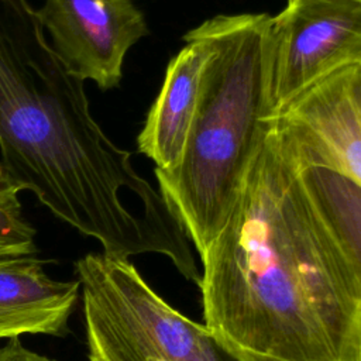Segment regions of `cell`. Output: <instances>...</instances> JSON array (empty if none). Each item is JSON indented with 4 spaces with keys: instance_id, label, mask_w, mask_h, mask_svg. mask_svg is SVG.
Returning <instances> with one entry per match:
<instances>
[{
    "instance_id": "obj_15",
    "label": "cell",
    "mask_w": 361,
    "mask_h": 361,
    "mask_svg": "<svg viewBox=\"0 0 361 361\" xmlns=\"http://www.w3.org/2000/svg\"><path fill=\"white\" fill-rule=\"evenodd\" d=\"M353 361H361V309L358 314V324H357V341H355V353Z\"/></svg>"
},
{
    "instance_id": "obj_8",
    "label": "cell",
    "mask_w": 361,
    "mask_h": 361,
    "mask_svg": "<svg viewBox=\"0 0 361 361\" xmlns=\"http://www.w3.org/2000/svg\"><path fill=\"white\" fill-rule=\"evenodd\" d=\"M185 41L171 58L161 90L137 137L138 151L154 161L155 171L161 172H169L180 162L212 52L209 41L196 28L186 32Z\"/></svg>"
},
{
    "instance_id": "obj_9",
    "label": "cell",
    "mask_w": 361,
    "mask_h": 361,
    "mask_svg": "<svg viewBox=\"0 0 361 361\" xmlns=\"http://www.w3.org/2000/svg\"><path fill=\"white\" fill-rule=\"evenodd\" d=\"M79 289V281L49 278L34 255L0 261V338L66 336Z\"/></svg>"
},
{
    "instance_id": "obj_11",
    "label": "cell",
    "mask_w": 361,
    "mask_h": 361,
    "mask_svg": "<svg viewBox=\"0 0 361 361\" xmlns=\"http://www.w3.org/2000/svg\"><path fill=\"white\" fill-rule=\"evenodd\" d=\"M20 192L21 189L0 164V261L37 252L35 230L23 216Z\"/></svg>"
},
{
    "instance_id": "obj_6",
    "label": "cell",
    "mask_w": 361,
    "mask_h": 361,
    "mask_svg": "<svg viewBox=\"0 0 361 361\" xmlns=\"http://www.w3.org/2000/svg\"><path fill=\"white\" fill-rule=\"evenodd\" d=\"M37 13L68 72L102 90L118 86L127 51L148 35L131 0H45Z\"/></svg>"
},
{
    "instance_id": "obj_4",
    "label": "cell",
    "mask_w": 361,
    "mask_h": 361,
    "mask_svg": "<svg viewBox=\"0 0 361 361\" xmlns=\"http://www.w3.org/2000/svg\"><path fill=\"white\" fill-rule=\"evenodd\" d=\"M89 361H226L213 333L161 298L128 258L76 261Z\"/></svg>"
},
{
    "instance_id": "obj_10",
    "label": "cell",
    "mask_w": 361,
    "mask_h": 361,
    "mask_svg": "<svg viewBox=\"0 0 361 361\" xmlns=\"http://www.w3.org/2000/svg\"><path fill=\"white\" fill-rule=\"evenodd\" d=\"M295 145L302 175L361 288V188L334 168L309 158L296 141Z\"/></svg>"
},
{
    "instance_id": "obj_7",
    "label": "cell",
    "mask_w": 361,
    "mask_h": 361,
    "mask_svg": "<svg viewBox=\"0 0 361 361\" xmlns=\"http://www.w3.org/2000/svg\"><path fill=\"white\" fill-rule=\"evenodd\" d=\"M350 66L313 83L275 116L309 158L334 168L361 188V121L350 94Z\"/></svg>"
},
{
    "instance_id": "obj_2",
    "label": "cell",
    "mask_w": 361,
    "mask_h": 361,
    "mask_svg": "<svg viewBox=\"0 0 361 361\" xmlns=\"http://www.w3.org/2000/svg\"><path fill=\"white\" fill-rule=\"evenodd\" d=\"M0 154L21 190L96 238L104 254H164L199 283L186 233L157 223L178 220L96 123L83 82L47 42L28 0H0Z\"/></svg>"
},
{
    "instance_id": "obj_5",
    "label": "cell",
    "mask_w": 361,
    "mask_h": 361,
    "mask_svg": "<svg viewBox=\"0 0 361 361\" xmlns=\"http://www.w3.org/2000/svg\"><path fill=\"white\" fill-rule=\"evenodd\" d=\"M271 107L361 61V0H288L271 16Z\"/></svg>"
},
{
    "instance_id": "obj_13",
    "label": "cell",
    "mask_w": 361,
    "mask_h": 361,
    "mask_svg": "<svg viewBox=\"0 0 361 361\" xmlns=\"http://www.w3.org/2000/svg\"><path fill=\"white\" fill-rule=\"evenodd\" d=\"M214 338H216L217 344L220 345V348L223 350V353L227 355V358H230L233 361H286L282 358H276V357H271V355H265V354L240 348V347H237L226 340L217 338V337H214Z\"/></svg>"
},
{
    "instance_id": "obj_12",
    "label": "cell",
    "mask_w": 361,
    "mask_h": 361,
    "mask_svg": "<svg viewBox=\"0 0 361 361\" xmlns=\"http://www.w3.org/2000/svg\"><path fill=\"white\" fill-rule=\"evenodd\" d=\"M0 361H56L25 348L18 338H11L0 348Z\"/></svg>"
},
{
    "instance_id": "obj_3",
    "label": "cell",
    "mask_w": 361,
    "mask_h": 361,
    "mask_svg": "<svg viewBox=\"0 0 361 361\" xmlns=\"http://www.w3.org/2000/svg\"><path fill=\"white\" fill-rule=\"evenodd\" d=\"M271 16L223 14L196 30L212 52L179 165L155 171L158 190L199 255L224 228L274 117Z\"/></svg>"
},
{
    "instance_id": "obj_14",
    "label": "cell",
    "mask_w": 361,
    "mask_h": 361,
    "mask_svg": "<svg viewBox=\"0 0 361 361\" xmlns=\"http://www.w3.org/2000/svg\"><path fill=\"white\" fill-rule=\"evenodd\" d=\"M350 94L361 121V61L351 63L350 66Z\"/></svg>"
},
{
    "instance_id": "obj_1",
    "label": "cell",
    "mask_w": 361,
    "mask_h": 361,
    "mask_svg": "<svg viewBox=\"0 0 361 361\" xmlns=\"http://www.w3.org/2000/svg\"><path fill=\"white\" fill-rule=\"evenodd\" d=\"M200 261L214 337L286 361L354 360L361 288L276 116Z\"/></svg>"
}]
</instances>
